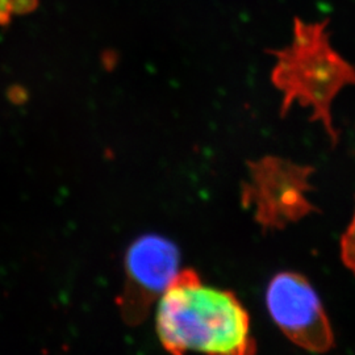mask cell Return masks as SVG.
<instances>
[{
  "label": "cell",
  "instance_id": "obj_7",
  "mask_svg": "<svg viewBox=\"0 0 355 355\" xmlns=\"http://www.w3.org/2000/svg\"><path fill=\"white\" fill-rule=\"evenodd\" d=\"M29 0H0V24L11 20L13 15L29 8Z\"/></svg>",
  "mask_w": 355,
  "mask_h": 355
},
{
  "label": "cell",
  "instance_id": "obj_1",
  "mask_svg": "<svg viewBox=\"0 0 355 355\" xmlns=\"http://www.w3.org/2000/svg\"><path fill=\"white\" fill-rule=\"evenodd\" d=\"M155 328L170 355H255L250 316L228 290L183 270L158 300Z\"/></svg>",
  "mask_w": 355,
  "mask_h": 355
},
{
  "label": "cell",
  "instance_id": "obj_6",
  "mask_svg": "<svg viewBox=\"0 0 355 355\" xmlns=\"http://www.w3.org/2000/svg\"><path fill=\"white\" fill-rule=\"evenodd\" d=\"M340 249L343 265L355 275V211L349 227L341 237Z\"/></svg>",
  "mask_w": 355,
  "mask_h": 355
},
{
  "label": "cell",
  "instance_id": "obj_3",
  "mask_svg": "<svg viewBox=\"0 0 355 355\" xmlns=\"http://www.w3.org/2000/svg\"><path fill=\"white\" fill-rule=\"evenodd\" d=\"M313 168L290 159L268 155L249 165L243 204L254 209L265 230H282L315 212L308 199Z\"/></svg>",
  "mask_w": 355,
  "mask_h": 355
},
{
  "label": "cell",
  "instance_id": "obj_4",
  "mask_svg": "<svg viewBox=\"0 0 355 355\" xmlns=\"http://www.w3.org/2000/svg\"><path fill=\"white\" fill-rule=\"evenodd\" d=\"M266 306L277 327L297 347L313 354L334 347L329 318L304 275L293 271L277 274L267 286Z\"/></svg>",
  "mask_w": 355,
  "mask_h": 355
},
{
  "label": "cell",
  "instance_id": "obj_5",
  "mask_svg": "<svg viewBox=\"0 0 355 355\" xmlns=\"http://www.w3.org/2000/svg\"><path fill=\"white\" fill-rule=\"evenodd\" d=\"M125 282L117 305L128 325H139L179 275L180 255L174 242L145 234L125 254Z\"/></svg>",
  "mask_w": 355,
  "mask_h": 355
},
{
  "label": "cell",
  "instance_id": "obj_2",
  "mask_svg": "<svg viewBox=\"0 0 355 355\" xmlns=\"http://www.w3.org/2000/svg\"><path fill=\"white\" fill-rule=\"evenodd\" d=\"M271 54L277 60L271 82L283 98L280 114L284 116L296 103L309 108L311 119L321 123L336 145L338 132L331 105L345 87L355 86V67L331 46L328 21L308 23L296 17L291 42Z\"/></svg>",
  "mask_w": 355,
  "mask_h": 355
}]
</instances>
